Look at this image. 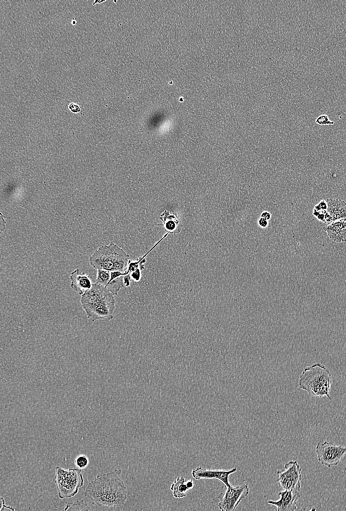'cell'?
Masks as SVG:
<instances>
[{
    "label": "cell",
    "instance_id": "6da1fadb",
    "mask_svg": "<svg viewBox=\"0 0 346 511\" xmlns=\"http://www.w3.org/2000/svg\"><path fill=\"white\" fill-rule=\"evenodd\" d=\"M128 490L116 472L98 475L85 489V497L99 507L115 508L126 502Z\"/></svg>",
    "mask_w": 346,
    "mask_h": 511
},
{
    "label": "cell",
    "instance_id": "7a4b0ae2",
    "mask_svg": "<svg viewBox=\"0 0 346 511\" xmlns=\"http://www.w3.org/2000/svg\"><path fill=\"white\" fill-rule=\"evenodd\" d=\"M80 302L87 317L92 321H109L114 317L115 299L104 286L96 283L81 296Z\"/></svg>",
    "mask_w": 346,
    "mask_h": 511
},
{
    "label": "cell",
    "instance_id": "3957f363",
    "mask_svg": "<svg viewBox=\"0 0 346 511\" xmlns=\"http://www.w3.org/2000/svg\"><path fill=\"white\" fill-rule=\"evenodd\" d=\"M332 379L330 372L319 364H315L304 369L300 375L299 387L316 397H330Z\"/></svg>",
    "mask_w": 346,
    "mask_h": 511
},
{
    "label": "cell",
    "instance_id": "277c9868",
    "mask_svg": "<svg viewBox=\"0 0 346 511\" xmlns=\"http://www.w3.org/2000/svg\"><path fill=\"white\" fill-rule=\"evenodd\" d=\"M130 256L114 243L98 248L89 257L90 265L96 270L125 272Z\"/></svg>",
    "mask_w": 346,
    "mask_h": 511
},
{
    "label": "cell",
    "instance_id": "5b68a950",
    "mask_svg": "<svg viewBox=\"0 0 346 511\" xmlns=\"http://www.w3.org/2000/svg\"><path fill=\"white\" fill-rule=\"evenodd\" d=\"M55 483L60 499L72 497L78 493L79 489L84 485L82 470L73 467L65 469L57 466L56 468Z\"/></svg>",
    "mask_w": 346,
    "mask_h": 511
},
{
    "label": "cell",
    "instance_id": "8992f818",
    "mask_svg": "<svg viewBox=\"0 0 346 511\" xmlns=\"http://www.w3.org/2000/svg\"><path fill=\"white\" fill-rule=\"evenodd\" d=\"M301 468L297 460H290L277 472V482L284 490L300 491L302 480Z\"/></svg>",
    "mask_w": 346,
    "mask_h": 511
},
{
    "label": "cell",
    "instance_id": "52a82bcc",
    "mask_svg": "<svg viewBox=\"0 0 346 511\" xmlns=\"http://www.w3.org/2000/svg\"><path fill=\"white\" fill-rule=\"evenodd\" d=\"M249 493V488L247 484L225 486L218 496L219 500L218 507L222 511H233Z\"/></svg>",
    "mask_w": 346,
    "mask_h": 511
},
{
    "label": "cell",
    "instance_id": "ba28073f",
    "mask_svg": "<svg viewBox=\"0 0 346 511\" xmlns=\"http://www.w3.org/2000/svg\"><path fill=\"white\" fill-rule=\"evenodd\" d=\"M316 452L318 462L330 468L339 464L346 454V447L332 442H319Z\"/></svg>",
    "mask_w": 346,
    "mask_h": 511
},
{
    "label": "cell",
    "instance_id": "9c48e42d",
    "mask_svg": "<svg viewBox=\"0 0 346 511\" xmlns=\"http://www.w3.org/2000/svg\"><path fill=\"white\" fill-rule=\"evenodd\" d=\"M96 283L102 285L114 295L124 286V277L128 273L97 270Z\"/></svg>",
    "mask_w": 346,
    "mask_h": 511
},
{
    "label": "cell",
    "instance_id": "30bf717a",
    "mask_svg": "<svg viewBox=\"0 0 346 511\" xmlns=\"http://www.w3.org/2000/svg\"><path fill=\"white\" fill-rule=\"evenodd\" d=\"M237 468L234 467L229 470L212 469L199 466L192 471L193 477L197 480L202 479H215L223 483L225 486L231 484L229 481L230 476L235 472Z\"/></svg>",
    "mask_w": 346,
    "mask_h": 511
},
{
    "label": "cell",
    "instance_id": "8fae6325",
    "mask_svg": "<svg viewBox=\"0 0 346 511\" xmlns=\"http://www.w3.org/2000/svg\"><path fill=\"white\" fill-rule=\"evenodd\" d=\"M279 499L268 500V504L275 506L278 511H293L297 509V503L300 497V491L284 490L279 492Z\"/></svg>",
    "mask_w": 346,
    "mask_h": 511
},
{
    "label": "cell",
    "instance_id": "7c38bea8",
    "mask_svg": "<svg viewBox=\"0 0 346 511\" xmlns=\"http://www.w3.org/2000/svg\"><path fill=\"white\" fill-rule=\"evenodd\" d=\"M323 229L332 241L339 243L346 241V219L333 221Z\"/></svg>",
    "mask_w": 346,
    "mask_h": 511
},
{
    "label": "cell",
    "instance_id": "4fadbf2b",
    "mask_svg": "<svg viewBox=\"0 0 346 511\" xmlns=\"http://www.w3.org/2000/svg\"><path fill=\"white\" fill-rule=\"evenodd\" d=\"M70 278L71 287L81 296L91 287L92 283L90 279L85 273H80L79 269L71 272Z\"/></svg>",
    "mask_w": 346,
    "mask_h": 511
},
{
    "label": "cell",
    "instance_id": "5bb4252c",
    "mask_svg": "<svg viewBox=\"0 0 346 511\" xmlns=\"http://www.w3.org/2000/svg\"><path fill=\"white\" fill-rule=\"evenodd\" d=\"M327 202V213L328 214L330 222L346 219V202L339 199H328Z\"/></svg>",
    "mask_w": 346,
    "mask_h": 511
},
{
    "label": "cell",
    "instance_id": "9a60e30c",
    "mask_svg": "<svg viewBox=\"0 0 346 511\" xmlns=\"http://www.w3.org/2000/svg\"><path fill=\"white\" fill-rule=\"evenodd\" d=\"M160 219L163 224L158 225L162 226L166 232L176 234L181 231V224L176 214L171 213L166 210L160 215Z\"/></svg>",
    "mask_w": 346,
    "mask_h": 511
},
{
    "label": "cell",
    "instance_id": "2e32d148",
    "mask_svg": "<svg viewBox=\"0 0 346 511\" xmlns=\"http://www.w3.org/2000/svg\"><path fill=\"white\" fill-rule=\"evenodd\" d=\"M194 487L192 479L187 480L184 477H178L171 484L170 489L175 498H181L186 496L188 490Z\"/></svg>",
    "mask_w": 346,
    "mask_h": 511
},
{
    "label": "cell",
    "instance_id": "e0dca14e",
    "mask_svg": "<svg viewBox=\"0 0 346 511\" xmlns=\"http://www.w3.org/2000/svg\"><path fill=\"white\" fill-rule=\"evenodd\" d=\"M64 511H91V509L87 503L83 500H76L73 503H67Z\"/></svg>",
    "mask_w": 346,
    "mask_h": 511
},
{
    "label": "cell",
    "instance_id": "ac0fdd59",
    "mask_svg": "<svg viewBox=\"0 0 346 511\" xmlns=\"http://www.w3.org/2000/svg\"><path fill=\"white\" fill-rule=\"evenodd\" d=\"M89 464V459L87 456L84 454L78 455L75 459L76 466L80 469L86 468Z\"/></svg>",
    "mask_w": 346,
    "mask_h": 511
},
{
    "label": "cell",
    "instance_id": "d6986e66",
    "mask_svg": "<svg viewBox=\"0 0 346 511\" xmlns=\"http://www.w3.org/2000/svg\"><path fill=\"white\" fill-rule=\"evenodd\" d=\"M315 122L320 126L332 125L335 123L334 121L331 120L326 114H323L318 116L316 119Z\"/></svg>",
    "mask_w": 346,
    "mask_h": 511
},
{
    "label": "cell",
    "instance_id": "ffe728a7",
    "mask_svg": "<svg viewBox=\"0 0 346 511\" xmlns=\"http://www.w3.org/2000/svg\"><path fill=\"white\" fill-rule=\"evenodd\" d=\"M68 109L73 113H78L81 111V108L77 104L72 102L68 105Z\"/></svg>",
    "mask_w": 346,
    "mask_h": 511
},
{
    "label": "cell",
    "instance_id": "44dd1931",
    "mask_svg": "<svg viewBox=\"0 0 346 511\" xmlns=\"http://www.w3.org/2000/svg\"><path fill=\"white\" fill-rule=\"evenodd\" d=\"M0 503H1V507H0L1 508H0V511H3L5 508H6V509H8V510H10L13 511H14V509L12 507H11L10 506H6L5 505V500L2 497L0 498Z\"/></svg>",
    "mask_w": 346,
    "mask_h": 511
},
{
    "label": "cell",
    "instance_id": "7402d4cb",
    "mask_svg": "<svg viewBox=\"0 0 346 511\" xmlns=\"http://www.w3.org/2000/svg\"><path fill=\"white\" fill-rule=\"evenodd\" d=\"M0 214H1V216H0V232H1V233H2L3 231H4L5 230V227H6V222H5V220H4V219L2 214H1V213H0Z\"/></svg>",
    "mask_w": 346,
    "mask_h": 511
},
{
    "label": "cell",
    "instance_id": "603a6c76",
    "mask_svg": "<svg viewBox=\"0 0 346 511\" xmlns=\"http://www.w3.org/2000/svg\"><path fill=\"white\" fill-rule=\"evenodd\" d=\"M131 283V277L129 274L125 275L124 277V283L126 286H129Z\"/></svg>",
    "mask_w": 346,
    "mask_h": 511
},
{
    "label": "cell",
    "instance_id": "cb8c5ba5",
    "mask_svg": "<svg viewBox=\"0 0 346 511\" xmlns=\"http://www.w3.org/2000/svg\"><path fill=\"white\" fill-rule=\"evenodd\" d=\"M259 224L262 227H265L267 225V220L264 218H260L259 221Z\"/></svg>",
    "mask_w": 346,
    "mask_h": 511
},
{
    "label": "cell",
    "instance_id": "d4e9b609",
    "mask_svg": "<svg viewBox=\"0 0 346 511\" xmlns=\"http://www.w3.org/2000/svg\"><path fill=\"white\" fill-rule=\"evenodd\" d=\"M261 218L268 220L270 218V214L268 212H263L261 214Z\"/></svg>",
    "mask_w": 346,
    "mask_h": 511
},
{
    "label": "cell",
    "instance_id": "484cf974",
    "mask_svg": "<svg viewBox=\"0 0 346 511\" xmlns=\"http://www.w3.org/2000/svg\"><path fill=\"white\" fill-rule=\"evenodd\" d=\"M105 1H106V0H95V1H94L93 2V4H93V5H95V4H97V3H101L104 2H105Z\"/></svg>",
    "mask_w": 346,
    "mask_h": 511
},
{
    "label": "cell",
    "instance_id": "4316f807",
    "mask_svg": "<svg viewBox=\"0 0 346 511\" xmlns=\"http://www.w3.org/2000/svg\"><path fill=\"white\" fill-rule=\"evenodd\" d=\"M76 23H77L76 21L75 20H74V18H73V20L71 21L72 24L73 25H76Z\"/></svg>",
    "mask_w": 346,
    "mask_h": 511
}]
</instances>
